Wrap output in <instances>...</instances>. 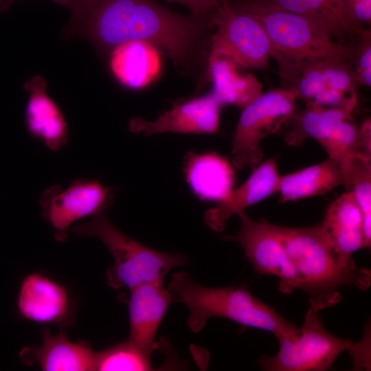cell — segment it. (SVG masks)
<instances>
[{"label":"cell","instance_id":"52a82bcc","mask_svg":"<svg viewBox=\"0 0 371 371\" xmlns=\"http://www.w3.org/2000/svg\"><path fill=\"white\" fill-rule=\"evenodd\" d=\"M295 92L279 88L262 93L243 109L232 142L231 160L234 168L255 169L262 161L260 142L276 133L296 110Z\"/></svg>","mask_w":371,"mask_h":371},{"label":"cell","instance_id":"836d02e7","mask_svg":"<svg viewBox=\"0 0 371 371\" xmlns=\"http://www.w3.org/2000/svg\"><path fill=\"white\" fill-rule=\"evenodd\" d=\"M189 7L196 17L201 18L212 11L221 0H173Z\"/></svg>","mask_w":371,"mask_h":371},{"label":"cell","instance_id":"d6a6232c","mask_svg":"<svg viewBox=\"0 0 371 371\" xmlns=\"http://www.w3.org/2000/svg\"><path fill=\"white\" fill-rule=\"evenodd\" d=\"M357 152L371 158V124L366 119L359 127Z\"/></svg>","mask_w":371,"mask_h":371},{"label":"cell","instance_id":"44dd1931","mask_svg":"<svg viewBox=\"0 0 371 371\" xmlns=\"http://www.w3.org/2000/svg\"><path fill=\"white\" fill-rule=\"evenodd\" d=\"M230 59L210 55L206 76L212 80L211 93L223 106L233 104L244 109L262 93V83L251 74H242Z\"/></svg>","mask_w":371,"mask_h":371},{"label":"cell","instance_id":"4fadbf2b","mask_svg":"<svg viewBox=\"0 0 371 371\" xmlns=\"http://www.w3.org/2000/svg\"><path fill=\"white\" fill-rule=\"evenodd\" d=\"M24 89L29 93L25 109L28 133L49 150H60L68 142L69 128L59 106L47 92L46 80L34 76Z\"/></svg>","mask_w":371,"mask_h":371},{"label":"cell","instance_id":"7a4b0ae2","mask_svg":"<svg viewBox=\"0 0 371 371\" xmlns=\"http://www.w3.org/2000/svg\"><path fill=\"white\" fill-rule=\"evenodd\" d=\"M297 276L298 289L307 293L319 310L338 303L344 286L366 289L370 271L345 260L337 253L320 224L289 227L273 224Z\"/></svg>","mask_w":371,"mask_h":371},{"label":"cell","instance_id":"603a6c76","mask_svg":"<svg viewBox=\"0 0 371 371\" xmlns=\"http://www.w3.org/2000/svg\"><path fill=\"white\" fill-rule=\"evenodd\" d=\"M357 99L335 107L320 106L310 100L303 110L294 111L286 124L288 129L284 140L290 146H298L309 137L320 139L335 124L350 121Z\"/></svg>","mask_w":371,"mask_h":371},{"label":"cell","instance_id":"277c9868","mask_svg":"<svg viewBox=\"0 0 371 371\" xmlns=\"http://www.w3.org/2000/svg\"><path fill=\"white\" fill-rule=\"evenodd\" d=\"M168 289L175 302L188 308V326L194 333L201 331L209 319L216 317L269 331L278 339L292 334L297 328L240 286L205 287L188 273L178 272L172 276Z\"/></svg>","mask_w":371,"mask_h":371},{"label":"cell","instance_id":"e575fe53","mask_svg":"<svg viewBox=\"0 0 371 371\" xmlns=\"http://www.w3.org/2000/svg\"><path fill=\"white\" fill-rule=\"evenodd\" d=\"M19 0H0V12L8 10L11 5ZM71 9L72 14L75 12L78 0H50Z\"/></svg>","mask_w":371,"mask_h":371},{"label":"cell","instance_id":"9a60e30c","mask_svg":"<svg viewBox=\"0 0 371 371\" xmlns=\"http://www.w3.org/2000/svg\"><path fill=\"white\" fill-rule=\"evenodd\" d=\"M280 177L276 157L260 163L240 186L206 211L205 223L215 232L223 231L234 214L277 193Z\"/></svg>","mask_w":371,"mask_h":371},{"label":"cell","instance_id":"30bf717a","mask_svg":"<svg viewBox=\"0 0 371 371\" xmlns=\"http://www.w3.org/2000/svg\"><path fill=\"white\" fill-rule=\"evenodd\" d=\"M238 215L240 228L230 239L240 245L255 271L278 277L282 292L298 289L297 276L273 224L254 221L245 211Z\"/></svg>","mask_w":371,"mask_h":371},{"label":"cell","instance_id":"f546056e","mask_svg":"<svg viewBox=\"0 0 371 371\" xmlns=\"http://www.w3.org/2000/svg\"><path fill=\"white\" fill-rule=\"evenodd\" d=\"M357 94L350 95L339 89L324 85L322 89L311 100L315 103L326 107H335L344 105L357 99Z\"/></svg>","mask_w":371,"mask_h":371},{"label":"cell","instance_id":"d4e9b609","mask_svg":"<svg viewBox=\"0 0 371 371\" xmlns=\"http://www.w3.org/2000/svg\"><path fill=\"white\" fill-rule=\"evenodd\" d=\"M150 355L127 340L104 350L95 352V370H152Z\"/></svg>","mask_w":371,"mask_h":371},{"label":"cell","instance_id":"d6986e66","mask_svg":"<svg viewBox=\"0 0 371 371\" xmlns=\"http://www.w3.org/2000/svg\"><path fill=\"white\" fill-rule=\"evenodd\" d=\"M319 224L342 259L352 260V254L366 247L363 216L352 192L334 200Z\"/></svg>","mask_w":371,"mask_h":371},{"label":"cell","instance_id":"f1b7e54d","mask_svg":"<svg viewBox=\"0 0 371 371\" xmlns=\"http://www.w3.org/2000/svg\"><path fill=\"white\" fill-rule=\"evenodd\" d=\"M321 61L306 65L289 88L293 89L297 98L306 102L312 100L324 86Z\"/></svg>","mask_w":371,"mask_h":371},{"label":"cell","instance_id":"ac0fdd59","mask_svg":"<svg viewBox=\"0 0 371 371\" xmlns=\"http://www.w3.org/2000/svg\"><path fill=\"white\" fill-rule=\"evenodd\" d=\"M272 6L304 16L319 25L335 41L347 45L367 28L350 16L346 0H261Z\"/></svg>","mask_w":371,"mask_h":371},{"label":"cell","instance_id":"7c38bea8","mask_svg":"<svg viewBox=\"0 0 371 371\" xmlns=\"http://www.w3.org/2000/svg\"><path fill=\"white\" fill-rule=\"evenodd\" d=\"M128 341L151 355L158 348L155 336L173 294L163 282H148L130 289Z\"/></svg>","mask_w":371,"mask_h":371},{"label":"cell","instance_id":"4316f807","mask_svg":"<svg viewBox=\"0 0 371 371\" xmlns=\"http://www.w3.org/2000/svg\"><path fill=\"white\" fill-rule=\"evenodd\" d=\"M324 83L346 93L357 94L359 85L350 60L330 58L321 61Z\"/></svg>","mask_w":371,"mask_h":371},{"label":"cell","instance_id":"2e32d148","mask_svg":"<svg viewBox=\"0 0 371 371\" xmlns=\"http://www.w3.org/2000/svg\"><path fill=\"white\" fill-rule=\"evenodd\" d=\"M232 164L216 152H188L183 174L192 192L203 201L220 202L233 190L236 175Z\"/></svg>","mask_w":371,"mask_h":371},{"label":"cell","instance_id":"e0dca14e","mask_svg":"<svg viewBox=\"0 0 371 371\" xmlns=\"http://www.w3.org/2000/svg\"><path fill=\"white\" fill-rule=\"evenodd\" d=\"M25 363L37 365L45 371L95 370V352L84 342L69 340L62 332L54 335L47 329L40 346L25 348Z\"/></svg>","mask_w":371,"mask_h":371},{"label":"cell","instance_id":"cb8c5ba5","mask_svg":"<svg viewBox=\"0 0 371 371\" xmlns=\"http://www.w3.org/2000/svg\"><path fill=\"white\" fill-rule=\"evenodd\" d=\"M371 158L360 153L348 154L340 161L342 186L353 193L361 212L366 247L371 243Z\"/></svg>","mask_w":371,"mask_h":371},{"label":"cell","instance_id":"d590c367","mask_svg":"<svg viewBox=\"0 0 371 371\" xmlns=\"http://www.w3.org/2000/svg\"><path fill=\"white\" fill-rule=\"evenodd\" d=\"M346 1H352V0H346Z\"/></svg>","mask_w":371,"mask_h":371},{"label":"cell","instance_id":"8992f818","mask_svg":"<svg viewBox=\"0 0 371 371\" xmlns=\"http://www.w3.org/2000/svg\"><path fill=\"white\" fill-rule=\"evenodd\" d=\"M311 304L303 326L292 334L278 338L280 349L273 357H262L259 364L269 371H324L332 367L337 357L350 350L354 344L328 332Z\"/></svg>","mask_w":371,"mask_h":371},{"label":"cell","instance_id":"ba28073f","mask_svg":"<svg viewBox=\"0 0 371 371\" xmlns=\"http://www.w3.org/2000/svg\"><path fill=\"white\" fill-rule=\"evenodd\" d=\"M210 55L226 57L239 69L264 68L272 47L260 21L249 13L221 0L214 8Z\"/></svg>","mask_w":371,"mask_h":371},{"label":"cell","instance_id":"8fae6325","mask_svg":"<svg viewBox=\"0 0 371 371\" xmlns=\"http://www.w3.org/2000/svg\"><path fill=\"white\" fill-rule=\"evenodd\" d=\"M221 106L210 92L176 102L171 109L153 121L133 118L129 128L146 136L162 133H215L219 130Z\"/></svg>","mask_w":371,"mask_h":371},{"label":"cell","instance_id":"83f0119b","mask_svg":"<svg viewBox=\"0 0 371 371\" xmlns=\"http://www.w3.org/2000/svg\"><path fill=\"white\" fill-rule=\"evenodd\" d=\"M354 45L348 44L351 49L350 63L357 84L370 87L371 85V31L368 29L361 36L355 37Z\"/></svg>","mask_w":371,"mask_h":371},{"label":"cell","instance_id":"484cf974","mask_svg":"<svg viewBox=\"0 0 371 371\" xmlns=\"http://www.w3.org/2000/svg\"><path fill=\"white\" fill-rule=\"evenodd\" d=\"M359 127L350 121L335 124L317 142L327 153L328 157L341 161L348 154L357 152Z\"/></svg>","mask_w":371,"mask_h":371},{"label":"cell","instance_id":"7402d4cb","mask_svg":"<svg viewBox=\"0 0 371 371\" xmlns=\"http://www.w3.org/2000/svg\"><path fill=\"white\" fill-rule=\"evenodd\" d=\"M342 186L340 161H325L280 176L278 192L280 202L295 201L322 195Z\"/></svg>","mask_w":371,"mask_h":371},{"label":"cell","instance_id":"ffe728a7","mask_svg":"<svg viewBox=\"0 0 371 371\" xmlns=\"http://www.w3.org/2000/svg\"><path fill=\"white\" fill-rule=\"evenodd\" d=\"M109 52L110 69L115 78L127 88H143L159 74L161 63L157 48L149 43L128 41Z\"/></svg>","mask_w":371,"mask_h":371},{"label":"cell","instance_id":"3957f363","mask_svg":"<svg viewBox=\"0 0 371 371\" xmlns=\"http://www.w3.org/2000/svg\"><path fill=\"white\" fill-rule=\"evenodd\" d=\"M256 18L272 47V58L289 88L308 64L330 58L350 61L349 46L332 38L311 19L272 6L261 0H246L237 5Z\"/></svg>","mask_w":371,"mask_h":371},{"label":"cell","instance_id":"5b68a950","mask_svg":"<svg viewBox=\"0 0 371 371\" xmlns=\"http://www.w3.org/2000/svg\"><path fill=\"white\" fill-rule=\"evenodd\" d=\"M106 212L98 213L70 231L78 236L95 237L109 250L114 262L106 271V280L113 289L164 282L172 269L188 262L183 255L155 250L126 236L111 223Z\"/></svg>","mask_w":371,"mask_h":371},{"label":"cell","instance_id":"9c48e42d","mask_svg":"<svg viewBox=\"0 0 371 371\" xmlns=\"http://www.w3.org/2000/svg\"><path fill=\"white\" fill-rule=\"evenodd\" d=\"M113 191L98 180L85 179L75 180L66 188L52 186L41 194L42 215L56 239L63 241L74 223L107 210L113 203Z\"/></svg>","mask_w":371,"mask_h":371},{"label":"cell","instance_id":"6da1fadb","mask_svg":"<svg viewBox=\"0 0 371 371\" xmlns=\"http://www.w3.org/2000/svg\"><path fill=\"white\" fill-rule=\"evenodd\" d=\"M77 30L107 52L128 41L149 43L183 68L210 49L201 18L181 16L152 0H97Z\"/></svg>","mask_w":371,"mask_h":371},{"label":"cell","instance_id":"5bb4252c","mask_svg":"<svg viewBox=\"0 0 371 371\" xmlns=\"http://www.w3.org/2000/svg\"><path fill=\"white\" fill-rule=\"evenodd\" d=\"M17 308L23 317L38 324H65L71 311L65 288L38 273L29 274L23 280Z\"/></svg>","mask_w":371,"mask_h":371},{"label":"cell","instance_id":"4dcf8cb0","mask_svg":"<svg viewBox=\"0 0 371 371\" xmlns=\"http://www.w3.org/2000/svg\"><path fill=\"white\" fill-rule=\"evenodd\" d=\"M349 14L352 19L364 27V24H370L371 0L346 1Z\"/></svg>","mask_w":371,"mask_h":371},{"label":"cell","instance_id":"1f68e13d","mask_svg":"<svg viewBox=\"0 0 371 371\" xmlns=\"http://www.w3.org/2000/svg\"><path fill=\"white\" fill-rule=\"evenodd\" d=\"M97 0H78L75 12L72 14L69 25L67 32L68 34H76L80 23L95 4Z\"/></svg>","mask_w":371,"mask_h":371}]
</instances>
